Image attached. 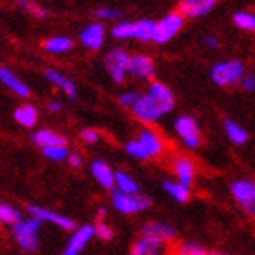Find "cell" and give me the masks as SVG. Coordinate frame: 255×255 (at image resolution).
<instances>
[{
  "instance_id": "cell-1",
  "label": "cell",
  "mask_w": 255,
  "mask_h": 255,
  "mask_svg": "<svg viewBox=\"0 0 255 255\" xmlns=\"http://www.w3.org/2000/svg\"><path fill=\"white\" fill-rule=\"evenodd\" d=\"M175 110V93L162 80H151L140 93V99L131 110L133 119L140 126H155Z\"/></svg>"
},
{
  "instance_id": "cell-2",
  "label": "cell",
  "mask_w": 255,
  "mask_h": 255,
  "mask_svg": "<svg viewBox=\"0 0 255 255\" xmlns=\"http://www.w3.org/2000/svg\"><path fill=\"white\" fill-rule=\"evenodd\" d=\"M124 151L131 159L140 160V162H148V160L162 159L170 151V142L153 126H140V129L135 133V137L126 140Z\"/></svg>"
},
{
  "instance_id": "cell-3",
  "label": "cell",
  "mask_w": 255,
  "mask_h": 255,
  "mask_svg": "<svg viewBox=\"0 0 255 255\" xmlns=\"http://www.w3.org/2000/svg\"><path fill=\"white\" fill-rule=\"evenodd\" d=\"M248 75L246 64L239 59L219 60L210 68V79L219 88H237Z\"/></svg>"
},
{
  "instance_id": "cell-4",
  "label": "cell",
  "mask_w": 255,
  "mask_h": 255,
  "mask_svg": "<svg viewBox=\"0 0 255 255\" xmlns=\"http://www.w3.org/2000/svg\"><path fill=\"white\" fill-rule=\"evenodd\" d=\"M40 228L42 223L37 217H24L20 223H16L11 228V239L15 241L16 246L27 254H35L40 248Z\"/></svg>"
},
{
  "instance_id": "cell-5",
  "label": "cell",
  "mask_w": 255,
  "mask_h": 255,
  "mask_svg": "<svg viewBox=\"0 0 255 255\" xmlns=\"http://www.w3.org/2000/svg\"><path fill=\"white\" fill-rule=\"evenodd\" d=\"M171 129L181 146L188 151H195L202 144V131L201 124L193 115H179L173 119Z\"/></svg>"
},
{
  "instance_id": "cell-6",
  "label": "cell",
  "mask_w": 255,
  "mask_h": 255,
  "mask_svg": "<svg viewBox=\"0 0 255 255\" xmlns=\"http://www.w3.org/2000/svg\"><path fill=\"white\" fill-rule=\"evenodd\" d=\"M184 24H186V16L182 15L179 9L166 13L164 16H160L159 20H155L151 44H155V46H164V44L171 42L182 31Z\"/></svg>"
},
{
  "instance_id": "cell-7",
  "label": "cell",
  "mask_w": 255,
  "mask_h": 255,
  "mask_svg": "<svg viewBox=\"0 0 255 255\" xmlns=\"http://www.w3.org/2000/svg\"><path fill=\"white\" fill-rule=\"evenodd\" d=\"M129 60H131V53L126 48H112L108 49L104 57H102V66L106 69L108 77L115 82V84H124L126 79L129 77Z\"/></svg>"
},
{
  "instance_id": "cell-8",
  "label": "cell",
  "mask_w": 255,
  "mask_h": 255,
  "mask_svg": "<svg viewBox=\"0 0 255 255\" xmlns=\"http://www.w3.org/2000/svg\"><path fill=\"white\" fill-rule=\"evenodd\" d=\"M230 195L246 217L255 219V179H234L230 182Z\"/></svg>"
},
{
  "instance_id": "cell-9",
  "label": "cell",
  "mask_w": 255,
  "mask_h": 255,
  "mask_svg": "<svg viewBox=\"0 0 255 255\" xmlns=\"http://www.w3.org/2000/svg\"><path fill=\"white\" fill-rule=\"evenodd\" d=\"M151 206V199L142 193H123L112 190V208L121 215H137Z\"/></svg>"
},
{
  "instance_id": "cell-10",
  "label": "cell",
  "mask_w": 255,
  "mask_h": 255,
  "mask_svg": "<svg viewBox=\"0 0 255 255\" xmlns=\"http://www.w3.org/2000/svg\"><path fill=\"white\" fill-rule=\"evenodd\" d=\"M93 239H95V226L93 224H80L71 232L60 255H82L86 246Z\"/></svg>"
},
{
  "instance_id": "cell-11",
  "label": "cell",
  "mask_w": 255,
  "mask_h": 255,
  "mask_svg": "<svg viewBox=\"0 0 255 255\" xmlns=\"http://www.w3.org/2000/svg\"><path fill=\"white\" fill-rule=\"evenodd\" d=\"M170 170L173 173L175 181H179L181 184H184L188 188L193 186V182L197 179V164L190 155H184V153L173 155L170 160Z\"/></svg>"
},
{
  "instance_id": "cell-12",
  "label": "cell",
  "mask_w": 255,
  "mask_h": 255,
  "mask_svg": "<svg viewBox=\"0 0 255 255\" xmlns=\"http://www.w3.org/2000/svg\"><path fill=\"white\" fill-rule=\"evenodd\" d=\"M155 73H157V66L155 60L151 59V55L148 53H133L131 60H129V79L137 80V82H151L155 80Z\"/></svg>"
},
{
  "instance_id": "cell-13",
  "label": "cell",
  "mask_w": 255,
  "mask_h": 255,
  "mask_svg": "<svg viewBox=\"0 0 255 255\" xmlns=\"http://www.w3.org/2000/svg\"><path fill=\"white\" fill-rule=\"evenodd\" d=\"M108 29L102 22L95 20L84 26L79 33V44L88 51H101L106 44Z\"/></svg>"
},
{
  "instance_id": "cell-14",
  "label": "cell",
  "mask_w": 255,
  "mask_h": 255,
  "mask_svg": "<svg viewBox=\"0 0 255 255\" xmlns=\"http://www.w3.org/2000/svg\"><path fill=\"white\" fill-rule=\"evenodd\" d=\"M29 215L37 217L42 224H51V226H57V228L64 230V232H73L77 226H75V221L68 215H62V213L55 212V210H49V208L37 206V204H31L27 208Z\"/></svg>"
},
{
  "instance_id": "cell-15",
  "label": "cell",
  "mask_w": 255,
  "mask_h": 255,
  "mask_svg": "<svg viewBox=\"0 0 255 255\" xmlns=\"http://www.w3.org/2000/svg\"><path fill=\"white\" fill-rule=\"evenodd\" d=\"M44 77L48 80V84L51 86V88H55L57 91H60L64 97H68L71 101H75V99L79 97V88H77V84L69 79L68 75L62 73L60 69L48 68L44 71Z\"/></svg>"
},
{
  "instance_id": "cell-16",
  "label": "cell",
  "mask_w": 255,
  "mask_h": 255,
  "mask_svg": "<svg viewBox=\"0 0 255 255\" xmlns=\"http://www.w3.org/2000/svg\"><path fill=\"white\" fill-rule=\"evenodd\" d=\"M140 235H148V237H153V239L164 243L166 246L173 245L179 237V232H177L175 226L164 223V221H149L140 228Z\"/></svg>"
},
{
  "instance_id": "cell-17",
  "label": "cell",
  "mask_w": 255,
  "mask_h": 255,
  "mask_svg": "<svg viewBox=\"0 0 255 255\" xmlns=\"http://www.w3.org/2000/svg\"><path fill=\"white\" fill-rule=\"evenodd\" d=\"M0 84L4 86L7 91H11L15 97L22 99V101L29 99V95H31L29 86H27L13 69L7 68V66H0Z\"/></svg>"
},
{
  "instance_id": "cell-18",
  "label": "cell",
  "mask_w": 255,
  "mask_h": 255,
  "mask_svg": "<svg viewBox=\"0 0 255 255\" xmlns=\"http://www.w3.org/2000/svg\"><path fill=\"white\" fill-rule=\"evenodd\" d=\"M219 0H179L177 9L188 18H202V16L210 15Z\"/></svg>"
},
{
  "instance_id": "cell-19",
  "label": "cell",
  "mask_w": 255,
  "mask_h": 255,
  "mask_svg": "<svg viewBox=\"0 0 255 255\" xmlns=\"http://www.w3.org/2000/svg\"><path fill=\"white\" fill-rule=\"evenodd\" d=\"M90 175L102 190H115V170L106 160L95 159L90 164Z\"/></svg>"
},
{
  "instance_id": "cell-20",
  "label": "cell",
  "mask_w": 255,
  "mask_h": 255,
  "mask_svg": "<svg viewBox=\"0 0 255 255\" xmlns=\"http://www.w3.org/2000/svg\"><path fill=\"white\" fill-rule=\"evenodd\" d=\"M13 119L18 126L26 128V129H33V128L38 124V119H40V112L38 108L31 102H24L20 106L15 108L13 112Z\"/></svg>"
},
{
  "instance_id": "cell-21",
  "label": "cell",
  "mask_w": 255,
  "mask_h": 255,
  "mask_svg": "<svg viewBox=\"0 0 255 255\" xmlns=\"http://www.w3.org/2000/svg\"><path fill=\"white\" fill-rule=\"evenodd\" d=\"M33 144L38 149L49 148V146H60V144H68V138L62 133L53 131L51 128H42V129H35L31 135Z\"/></svg>"
},
{
  "instance_id": "cell-22",
  "label": "cell",
  "mask_w": 255,
  "mask_h": 255,
  "mask_svg": "<svg viewBox=\"0 0 255 255\" xmlns=\"http://www.w3.org/2000/svg\"><path fill=\"white\" fill-rule=\"evenodd\" d=\"M223 129H224L226 138H228L234 146H239L241 148V146H246L248 140H250V133H248V129H246L243 124L237 123V121H234V119H224Z\"/></svg>"
},
{
  "instance_id": "cell-23",
  "label": "cell",
  "mask_w": 255,
  "mask_h": 255,
  "mask_svg": "<svg viewBox=\"0 0 255 255\" xmlns=\"http://www.w3.org/2000/svg\"><path fill=\"white\" fill-rule=\"evenodd\" d=\"M164 252H166L164 243H160V241L153 239V237H148V235H140L131 248V254H138V255H162Z\"/></svg>"
},
{
  "instance_id": "cell-24",
  "label": "cell",
  "mask_w": 255,
  "mask_h": 255,
  "mask_svg": "<svg viewBox=\"0 0 255 255\" xmlns=\"http://www.w3.org/2000/svg\"><path fill=\"white\" fill-rule=\"evenodd\" d=\"M73 40L66 35H53V37H48L46 40L42 42V49L46 51L48 55H55V57H59V55H64L71 51L73 49Z\"/></svg>"
},
{
  "instance_id": "cell-25",
  "label": "cell",
  "mask_w": 255,
  "mask_h": 255,
  "mask_svg": "<svg viewBox=\"0 0 255 255\" xmlns=\"http://www.w3.org/2000/svg\"><path fill=\"white\" fill-rule=\"evenodd\" d=\"M162 190H164L166 195L173 199L175 202H179V204H186L191 199V188L184 186L175 179H164L162 181Z\"/></svg>"
},
{
  "instance_id": "cell-26",
  "label": "cell",
  "mask_w": 255,
  "mask_h": 255,
  "mask_svg": "<svg viewBox=\"0 0 255 255\" xmlns=\"http://www.w3.org/2000/svg\"><path fill=\"white\" fill-rule=\"evenodd\" d=\"M153 29H155V20L149 18H138L133 20V40L137 42H151L153 38Z\"/></svg>"
},
{
  "instance_id": "cell-27",
  "label": "cell",
  "mask_w": 255,
  "mask_h": 255,
  "mask_svg": "<svg viewBox=\"0 0 255 255\" xmlns=\"http://www.w3.org/2000/svg\"><path fill=\"white\" fill-rule=\"evenodd\" d=\"M234 26L243 33H255V11L252 9H237L232 15Z\"/></svg>"
},
{
  "instance_id": "cell-28",
  "label": "cell",
  "mask_w": 255,
  "mask_h": 255,
  "mask_svg": "<svg viewBox=\"0 0 255 255\" xmlns=\"http://www.w3.org/2000/svg\"><path fill=\"white\" fill-rule=\"evenodd\" d=\"M22 219L24 217H22V213L18 208L9 204V202L0 201V224H2V226L13 228L16 223H20Z\"/></svg>"
},
{
  "instance_id": "cell-29",
  "label": "cell",
  "mask_w": 255,
  "mask_h": 255,
  "mask_svg": "<svg viewBox=\"0 0 255 255\" xmlns=\"http://www.w3.org/2000/svg\"><path fill=\"white\" fill-rule=\"evenodd\" d=\"M115 190L123 191V193H140L138 182L124 170L115 171Z\"/></svg>"
},
{
  "instance_id": "cell-30",
  "label": "cell",
  "mask_w": 255,
  "mask_h": 255,
  "mask_svg": "<svg viewBox=\"0 0 255 255\" xmlns=\"http://www.w3.org/2000/svg\"><path fill=\"white\" fill-rule=\"evenodd\" d=\"M173 255H213V250H208L206 246L195 241H182L175 246Z\"/></svg>"
},
{
  "instance_id": "cell-31",
  "label": "cell",
  "mask_w": 255,
  "mask_h": 255,
  "mask_svg": "<svg viewBox=\"0 0 255 255\" xmlns=\"http://www.w3.org/2000/svg\"><path fill=\"white\" fill-rule=\"evenodd\" d=\"M110 35H112L115 40H119V42L133 40V20L115 22L112 26V29H110Z\"/></svg>"
},
{
  "instance_id": "cell-32",
  "label": "cell",
  "mask_w": 255,
  "mask_h": 255,
  "mask_svg": "<svg viewBox=\"0 0 255 255\" xmlns=\"http://www.w3.org/2000/svg\"><path fill=\"white\" fill-rule=\"evenodd\" d=\"M13 2H15V5L20 11L35 16V18H46L48 16V9L44 5L37 4L35 0H13Z\"/></svg>"
},
{
  "instance_id": "cell-33",
  "label": "cell",
  "mask_w": 255,
  "mask_h": 255,
  "mask_svg": "<svg viewBox=\"0 0 255 255\" xmlns=\"http://www.w3.org/2000/svg\"><path fill=\"white\" fill-rule=\"evenodd\" d=\"M140 93H142V91L133 90V88L123 90L121 93H119V97H117L119 106L123 108V110H126V112L131 113V110L135 108V104L138 102V99H140Z\"/></svg>"
},
{
  "instance_id": "cell-34",
  "label": "cell",
  "mask_w": 255,
  "mask_h": 255,
  "mask_svg": "<svg viewBox=\"0 0 255 255\" xmlns=\"http://www.w3.org/2000/svg\"><path fill=\"white\" fill-rule=\"evenodd\" d=\"M44 155V159L51 160V162H64V160H68L69 157V148L68 144H60V146H49V148H44L40 149Z\"/></svg>"
},
{
  "instance_id": "cell-35",
  "label": "cell",
  "mask_w": 255,
  "mask_h": 255,
  "mask_svg": "<svg viewBox=\"0 0 255 255\" xmlns=\"http://www.w3.org/2000/svg\"><path fill=\"white\" fill-rule=\"evenodd\" d=\"M121 16H123L121 9H115V7H108V5H104V7L95 9V18L99 22H102V24H106V22H113V24H115V22L123 20Z\"/></svg>"
},
{
  "instance_id": "cell-36",
  "label": "cell",
  "mask_w": 255,
  "mask_h": 255,
  "mask_svg": "<svg viewBox=\"0 0 255 255\" xmlns=\"http://www.w3.org/2000/svg\"><path fill=\"white\" fill-rule=\"evenodd\" d=\"M79 138H80V142L86 144V146H95L102 138V133L99 131L97 128H84V129H80Z\"/></svg>"
},
{
  "instance_id": "cell-37",
  "label": "cell",
  "mask_w": 255,
  "mask_h": 255,
  "mask_svg": "<svg viewBox=\"0 0 255 255\" xmlns=\"http://www.w3.org/2000/svg\"><path fill=\"white\" fill-rule=\"evenodd\" d=\"M93 226H95V239L112 241L113 237H115V230H113L112 224H108L106 221H97Z\"/></svg>"
},
{
  "instance_id": "cell-38",
  "label": "cell",
  "mask_w": 255,
  "mask_h": 255,
  "mask_svg": "<svg viewBox=\"0 0 255 255\" xmlns=\"http://www.w3.org/2000/svg\"><path fill=\"white\" fill-rule=\"evenodd\" d=\"M202 46L210 49V51H217V49H221V38L217 35H213V33H208V35L202 37Z\"/></svg>"
},
{
  "instance_id": "cell-39",
  "label": "cell",
  "mask_w": 255,
  "mask_h": 255,
  "mask_svg": "<svg viewBox=\"0 0 255 255\" xmlns=\"http://www.w3.org/2000/svg\"><path fill=\"white\" fill-rule=\"evenodd\" d=\"M71 168H75V170H79V168H82V164H84V157L79 153V151H71L68 157V160H66Z\"/></svg>"
},
{
  "instance_id": "cell-40",
  "label": "cell",
  "mask_w": 255,
  "mask_h": 255,
  "mask_svg": "<svg viewBox=\"0 0 255 255\" xmlns=\"http://www.w3.org/2000/svg\"><path fill=\"white\" fill-rule=\"evenodd\" d=\"M241 88L246 91H255V75L254 73L246 75L245 80H243V84H241Z\"/></svg>"
},
{
  "instance_id": "cell-41",
  "label": "cell",
  "mask_w": 255,
  "mask_h": 255,
  "mask_svg": "<svg viewBox=\"0 0 255 255\" xmlns=\"http://www.w3.org/2000/svg\"><path fill=\"white\" fill-rule=\"evenodd\" d=\"M46 110H48L49 113L62 112V101H59V99H51V101H48V104H46Z\"/></svg>"
},
{
  "instance_id": "cell-42",
  "label": "cell",
  "mask_w": 255,
  "mask_h": 255,
  "mask_svg": "<svg viewBox=\"0 0 255 255\" xmlns=\"http://www.w3.org/2000/svg\"><path fill=\"white\" fill-rule=\"evenodd\" d=\"M106 213H108V210L104 206L99 208V210H97V217H99V221H106Z\"/></svg>"
},
{
  "instance_id": "cell-43",
  "label": "cell",
  "mask_w": 255,
  "mask_h": 255,
  "mask_svg": "<svg viewBox=\"0 0 255 255\" xmlns=\"http://www.w3.org/2000/svg\"><path fill=\"white\" fill-rule=\"evenodd\" d=\"M213 255H230V254H224V252H213Z\"/></svg>"
},
{
  "instance_id": "cell-44",
  "label": "cell",
  "mask_w": 255,
  "mask_h": 255,
  "mask_svg": "<svg viewBox=\"0 0 255 255\" xmlns=\"http://www.w3.org/2000/svg\"><path fill=\"white\" fill-rule=\"evenodd\" d=\"M131 255H138V254H131Z\"/></svg>"
}]
</instances>
